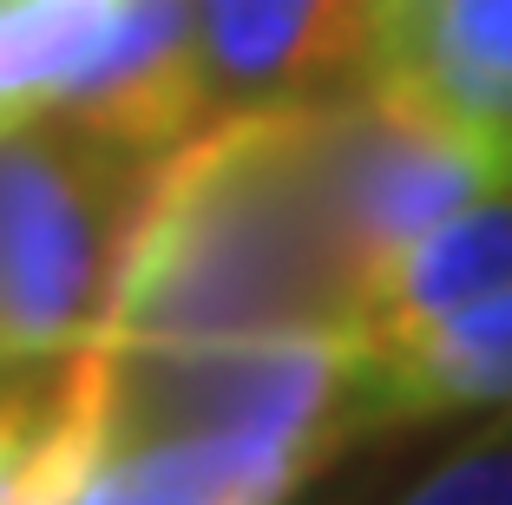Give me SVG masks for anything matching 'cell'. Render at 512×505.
Returning a JSON list of instances; mask_svg holds the SVG:
<instances>
[{"instance_id":"8","label":"cell","mask_w":512,"mask_h":505,"mask_svg":"<svg viewBox=\"0 0 512 505\" xmlns=\"http://www.w3.org/2000/svg\"><path fill=\"white\" fill-rule=\"evenodd\" d=\"M460 119L512 132V0H401L381 14L375 73Z\"/></svg>"},{"instance_id":"5","label":"cell","mask_w":512,"mask_h":505,"mask_svg":"<svg viewBox=\"0 0 512 505\" xmlns=\"http://www.w3.org/2000/svg\"><path fill=\"white\" fill-rule=\"evenodd\" d=\"M79 132L138 158H165L217 119L197 46V0H119L112 40L53 105Z\"/></svg>"},{"instance_id":"13","label":"cell","mask_w":512,"mask_h":505,"mask_svg":"<svg viewBox=\"0 0 512 505\" xmlns=\"http://www.w3.org/2000/svg\"><path fill=\"white\" fill-rule=\"evenodd\" d=\"M73 505H211V499H197L191 486H178L151 453H112V460H99V473L79 486Z\"/></svg>"},{"instance_id":"11","label":"cell","mask_w":512,"mask_h":505,"mask_svg":"<svg viewBox=\"0 0 512 505\" xmlns=\"http://www.w3.org/2000/svg\"><path fill=\"white\" fill-rule=\"evenodd\" d=\"M119 0H0V119L53 112L112 40Z\"/></svg>"},{"instance_id":"12","label":"cell","mask_w":512,"mask_h":505,"mask_svg":"<svg viewBox=\"0 0 512 505\" xmlns=\"http://www.w3.org/2000/svg\"><path fill=\"white\" fill-rule=\"evenodd\" d=\"M394 505H512V420L440 453Z\"/></svg>"},{"instance_id":"10","label":"cell","mask_w":512,"mask_h":505,"mask_svg":"<svg viewBox=\"0 0 512 505\" xmlns=\"http://www.w3.org/2000/svg\"><path fill=\"white\" fill-rule=\"evenodd\" d=\"M99 460L106 440L66 355L46 381L0 387V505H73Z\"/></svg>"},{"instance_id":"2","label":"cell","mask_w":512,"mask_h":505,"mask_svg":"<svg viewBox=\"0 0 512 505\" xmlns=\"http://www.w3.org/2000/svg\"><path fill=\"white\" fill-rule=\"evenodd\" d=\"M106 460L158 440H289L335 460L362 440V342L355 335H243L151 342L92 335L73 348Z\"/></svg>"},{"instance_id":"3","label":"cell","mask_w":512,"mask_h":505,"mask_svg":"<svg viewBox=\"0 0 512 505\" xmlns=\"http://www.w3.org/2000/svg\"><path fill=\"white\" fill-rule=\"evenodd\" d=\"M158 158L60 112L0 119V368L60 361L112 315Z\"/></svg>"},{"instance_id":"7","label":"cell","mask_w":512,"mask_h":505,"mask_svg":"<svg viewBox=\"0 0 512 505\" xmlns=\"http://www.w3.org/2000/svg\"><path fill=\"white\" fill-rule=\"evenodd\" d=\"M447 414H512V289L394 348H362V440Z\"/></svg>"},{"instance_id":"4","label":"cell","mask_w":512,"mask_h":505,"mask_svg":"<svg viewBox=\"0 0 512 505\" xmlns=\"http://www.w3.org/2000/svg\"><path fill=\"white\" fill-rule=\"evenodd\" d=\"M322 138L335 204L375 283L414 237L512 184V132L460 119L440 99L388 79L322 92Z\"/></svg>"},{"instance_id":"1","label":"cell","mask_w":512,"mask_h":505,"mask_svg":"<svg viewBox=\"0 0 512 505\" xmlns=\"http://www.w3.org/2000/svg\"><path fill=\"white\" fill-rule=\"evenodd\" d=\"M375 289L335 204L316 99L217 112L158 158L99 335H355Z\"/></svg>"},{"instance_id":"6","label":"cell","mask_w":512,"mask_h":505,"mask_svg":"<svg viewBox=\"0 0 512 505\" xmlns=\"http://www.w3.org/2000/svg\"><path fill=\"white\" fill-rule=\"evenodd\" d=\"M217 112L316 99L375 73L381 0H197Z\"/></svg>"},{"instance_id":"9","label":"cell","mask_w":512,"mask_h":505,"mask_svg":"<svg viewBox=\"0 0 512 505\" xmlns=\"http://www.w3.org/2000/svg\"><path fill=\"white\" fill-rule=\"evenodd\" d=\"M499 289H512V184L453 210L447 223H434L427 237H414L381 269L362 322H355V342L394 348L407 335L434 328L440 315L467 309L480 296H499Z\"/></svg>"},{"instance_id":"14","label":"cell","mask_w":512,"mask_h":505,"mask_svg":"<svg viewBox=\"0 0 512 505\" xmlns=\"http://www.w3.org/2000/svg\"><path fill=\"white\" fill-rule=\"evenodd\" d=\"M388 7H401V0H381V14H388Z\"/></svg>"}]
</instances>
